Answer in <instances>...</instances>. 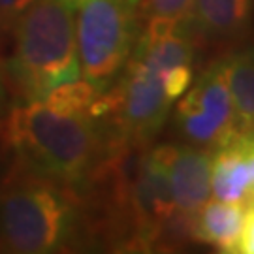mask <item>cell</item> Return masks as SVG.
Masks as SVG:
<instances>
[{
	"label": "cell",
	"instance_id": "1",
	"mask_svg": "<svg viewBox=\"0 0 254 254\" xmlns=\"http://www.w3.org/2000/svg\"><path fill=\"white\" fill-rule=\"evenodd\" d=\"M0 141L15 162L83 192L123 147L91 113L59 111L44 100L19 102L2 115Z\"/></svg>",
	"mask_w": 254,
	"mask_h": 254
},
{
	"label": "cell",
	"instance_id": "2",
	"mask_svg": "<svg viewBox=\"0 0 254 254\" xmlns=\"http://www.w3.org/2000/svg\"><path fill=\"white\" fill-rule=\"evenodd\" d=\"M89 194L13 160L0 179V251L68 253L92 236Z\"/></svg>",
	"mask_w": 254,
	"mask_h": 254
},
{
	"label": "cell",
	"instance_id": "3",
	"mask_svg": "<svg viewBox=\"0 0 254 254\" xmlns=\"http://www.w3.org/2000/svg\"><path fill=\"white\" fill-rule=\"evenodd\" d=\"M6 61L19 102L42 100L55 87L81 77L73 9L61 0H34L19 19Z\"/></svg>",
	"mask_w": 254,
	"mask_h": 254
},
{
	"label": "cell",
	"instance_id": "4",
	"mask_svg": "<svg viewBox=\"0 0 254 254\" xmlns=\"http://www.w3.org/2000/svg\"><path fill=\"white\" fill-rule=\"evenodd\" d=\"M139 34L136 0H91L77 9L75 42L81 79L106 92L127 66Z\"/></svg>",
	"mask_w": 254,
	"mask_h": 254
},
{
	"label": "cell",
	"instance_id": "5",
	"mask_svg": "<svg viewBox=\"0 0 254 254\" xmlns=\"http://www.w3.org/2000/svg\"><path fill=\"white\" fill-rule=\"evenodd\" d=\"M175 128L190 145L215 151L241 132L228 91L224 66L218 59L205 68L175 109Z\"/></svg>",
	"mask_w": 254,
	"mask_h": 254
},
{
	"label": "cell",
	"instance_id": "6",
	"mask_svg": "<svg viewBox=\"0 0 254 254\" xmlns=\"http://www.w3.org/2000/svg\"><path fill=\"white\" fill-rule=\"evenodd\" d=\"M127 215L128 245L136 249L153 247L179 220L166 166L153 149L139 156L134 181L128 183Z\"/></svg>",
	"mask_w": 254,
	"mask_h": 254
},
{
	"label": "cell",
	"instance_id": "7",
	"mask_svg": "<svg viewBox=\"0 0 254 254\" xmlns=\"http://www.w3.org/2000/svg\"><path fill=\"white\" fill-rule=\"evenodd\" d=\"M153 153L166 166L177 217L187 224V220L211 198V151L189 143L158 145Z\"/></svg>",
	"mask_w": 254,
	"mask_h": 254
},
{
	"label": "cell",
	"instance_id": "8",
	"mask_svg": "<svg viewBox=\"0 0 254 254\" xmlns=\"http://www.w3.org/2000/svg\"><path fill=\"white\" fill-rule=\"evenodd\" d=\"M253 15L254 0H194L187 23L194 36L224 46L245 36Z\"/></svg>",
	"mask_w": 254,
	"mask_h": 254
},
{
	"label": "cell",
	"instance_id": "9",
	"mask_svg": "<svg viewBox=\"0 0 254 254\" xmlns=\"http://www.w3.org/2000/svg\"><path fill=\"white\" fill-rule=\"evenodd\" d=\"M245 220L241 201H205L189 220L187 232L194 241L217 247L220 253H239V239Z\"/></svg>",
	"mask_w": 254,
	"mask_h": 254
},
{
	"label": "cell",
	"instance_id": "10",
	"mask_svg": "<svg viewBox=\"0 0 254 254\" xmlns=\"http://www.w3.org/2000/svg\"><path fill=\"white\" fill-rule=\"evenodd\" d=\"M224 66L228 91L241 134L254 132V42L241 44L220 59Z\"/></svg>",
	"mask_w": 254,
	"mask_h": 254
},
{
	"label": "cell",
	"instance_id": "11",
	"mask_svg": "<svg viewBox=\"0 0 254 254\" xmlns=\"http://www.w3.org/2000/svg\"><path fill=\"white\" fill-rule=\"evenodd\" d=\"M211 158V192L222 201L251 200V175L239 136L213 151Z\"/></svg>",
	"mask_w": 254,
	"mask_h": 254
},
{
	"label": "cell",
	"instance_id": "12",
	"mask_svg": "<svg viewBox=\"0 0 254 254\" xmlns=\"http://www.w3.org/2000/svg\"><path fill=\"white\" fill-rule=\"evenodd\" d=\"M100 96V92L92 87L91 83L85 79H75V81L63 83L49 91L42 98L47 106L59 109V111H68V113H89L92 102Z\"/></svg>",
	"mask_w": 254,
	"mask_h": 254
},
{
	"label": "cell",
	"instance_id": "13",
	"mask_svg": "<svg viewBox=\"0 0 254 254\" xmlns=\"http://www.w3.org/2000/svg\"><path fill=\"white\" fill-rule=\"evenodd\" d=\"M194 0H136L137 15L145 23H183L190 13Z\"/></svg>",
	"mask_w": 254,
	"mask_h": 254
},
{
	"label": "cell",
	"instance_id": "14",
	"mask_svg": "<svg viewBox=\"0 0 254 254\" xmlns=\"http://www.w3.org/2000/svg\"><path fill=\"white\" fill-rule=\"evenodd\" d=\"M32 2L34 0H0V46L6 44L19 19L23 17Z\"/></svg>",
	"mask_w": 254,
	"mask_h": 254
},
{
	"label": "cell",
	"instance_id": "15",
	"mask_svg": "<svg viewBox=\"0 0 254 254\" xmlns=\"http://www.w3.org/2000/svg\"><path fill=\"white\" fill-rule=\"evenodd\" d=\"M239 253L254 254V200L249 201V207L245 209V220L239 239Z\"/></svg>",
	"mask_w": 254,
	"mask_h": 254
},
{
	"label": "cell",
	"instance_id": "16",
	"mask_svg": "<svg viewBox=\"0 0 254 254\" xmlns=\"http://www.w3.org/2000/svg\"><path fill=\"white\" fill-rule=\"evenodd\" d=\"M239 145L245 154L247 168L251 175V201L254 200V132L253 134H239Z\"/></svg>",
	"mask_w": 254,
	"mask_h": 254
},
{
	"label": "cell",
	"instance_id": "17",
	"mask_svg": "<svg viewBox=\"0 0 254 254\" xmlns=\"http://www.w3.org/2000/svg\"><path fill=\"white\" fill-rule=\"evenodd\" d=\"M8 75H6V68L0 64V117L4 113V108H6V102H8Z\"/></svg>",
	"mask_w": 254,
	"mask_h": 254
},
{
	"label": "cell",
	"instance_id": "18",
	"mask_svg": "<svg viewBox=\"0 0 254 254\" xmlns=\"http://www.w3.org/2000/svg\"><path fill=\"white\" fill-rule=\"evenodd\" d=\"M61 2H64L68 8H72L73 11H75V9H79L83 4H87V2H91V0H61Z\"/></svg>",
	"mask_w": 254,
	"mask_h": 254
}]
</instances>
